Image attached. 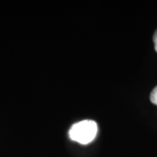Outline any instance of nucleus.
I'll return each instance as SVG.
<instances>
[{
	"label": "nucleus",
	"mask_w": 157,
	"mask_h": 157,
	"mask_svg": "<svg viewBox=\"0 0 157 157\" xmlns=\"http://www.w3.org/2000/svg\"><path fill=\"white\" fill-rule=\"evenodd\" d=\"M98 126L94 121L85 120L73 125L69 130V137L80 144H87L94 140Z\"/></svg>",
	"instance_id": "1"
},
{
	"label": "nucleus",
	"mask_w": 157,
	"mask_h": 157,
	"mask_svg": "<svg viewBox=\"0 0 157 157\" xmlns=\"http://www.w3.org/2000/svg\"><path fill=\"white\" fill-rule=\"evenodd\" d=\"M150 101L153 104L157 105V86L153 89L150 94Z\"/></svg>",
	"instance_id": "2"
},
{
	"label": "nucleus",
	"mask_w": 157,
	"mask_h": 157,
	"mask_svg": "<svg viewBox=\"0 0 157 157\" xmlns=\"http://www.w3.org/2000/svg\"><path fill=\"white\" fill-rule=\"evenodd\" d=\"M153 40H154V44H155V49L156 51L157 52V30L156 32L154 34V37H153Z\"/></svg>",
	"instance_id": "3"
}]
</instances>
